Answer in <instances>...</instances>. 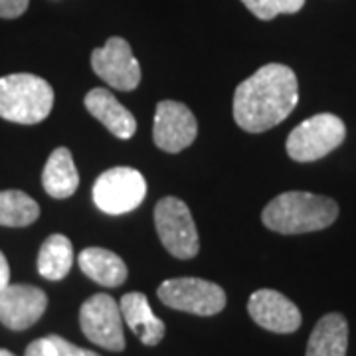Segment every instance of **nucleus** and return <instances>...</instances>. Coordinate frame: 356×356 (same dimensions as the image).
<instances>
[{"instance_id":"1","label":"nucleus","mask_w":356,"mask_h":356,"mask_svg":"<svg viewBox=\"0 0 356 356\" xmlns=\"http://www.w3.org/2000/svg\"><path fill=\"white\" fill-rule=\"evenodd\" d=\"M299 102L291 67L267 64L242 81L234 93V119L248 133H264L285 121Z\"/></svg>"},{"instance_id":"2","label":"nucleus","mask_w":356,"mask_h":356,"mask_svg":"<svg viewBox=\"0 0 356 356\" xmlns=\"http://www.w3.org/2000/svg\"><path fill=\"white\" fill-rule=\"evenodd\" d=\"M337 218L339 204L332 198L299 191L275 196L261 212V222L267 228L283 236L329 228Z\"/></svg>"},{"instance_id":"3","label":"nucleus","mask_w":356,"mask_h":356,"mask_svg":"<svg viewBox=\"0 0 356 356\" xmlns=\"http://www.w3.org/2000/svg\"><path fill=\"white\" fill-rule=\"evenodd\" d=\"M54 89L44 77L13 74L0 77V117L13 123L36 125L50 115Z\"/></svg>"},{"instance_id":"4","label":"nucleus","mask_w":356,"mask_h":356,"mask_svg":"<svg viewBox=\"0 0 356 356\" xmlns=\"http://www.w3.org/2000/svg\"><path fill=\"white\" fill-rule=\"evenodd\" d=\"M346 127L332 113H318L305 119L287 137V154L297 163H313L343 145Z\"/></svg>"},{"instance_id":"5","label":"nucleus","mask_w":356,"mask_h":356,"mask_svg":"<svg viewBox=\"0 0 356 356\" xmlns=\"http://www.w3.org/2000/svg\"><path fill=\"white\" fill-rule=\"evenodd\" d=\"M154 226L168 254L178 259H192L198 255V229L188 206L180 198L166 196L154 206Z\"/></svg>"},{"instance_id":"6","label":"nucleus","mask_w":356,"mask_h":356,"mask_svg":"<svg viewBox=\"0 0 356 356\" xmlns=\"http://www.w3.org/2000/svg\"><path fill=\"white\" fill-rule=\"evenodd\" d=\"M147 196V182L139 170L129 166H113L105 170L93 184V202L111 216L127 214L139 208Z\"/></svg>"},{"instance_id":"7","label":"nucleus","mask_w":356,"mask_h":356,"mask_svg":"<svg viewBox=\"0 0 356 356\" xmlns=\"http://www.w3.org/2000/svg\"><path fill=\"white\" fill-rule=\"evenodd\" d=\"M156 295L166 307L198 317H212L226 307L224 289L212 281L198 277L166 280L165 283H161Z\"/></svg>"},{"instance_id":"8","label":"nucleus","mask_w":356,"mask_h":356,"mask_svg":"<svg viewBox=\"0 0 356 356\" xmlns=\"http://www.w3.org/2000/svg\"><path fill=\"white\" fill-rule=\"evenodd\" d=\"M79 325L89 341L105 350L121 353L125 348L121 309L111 295H91L79 309Z\"/></svg>"},{"instance_id":"9","label":"nucleus","mask_w":356,"mask_h":356,"mask_svg":"<svg viewBox=\"0 0 356 356\" xmlns=\"http://www.w3.org/2000/svg\"><path fill=\"white\" fill-rule=\"evenodd\" d=\"M91 67L103 81L119 91H131L140 83V65L125 38L107 40L103 48L91 54Z\"/></svg>"},{"instance_id":"10","label":"nucleus","mask_w":356,"mask_h":356,"mask_svg":"<svg viewBox=\"0 0 356 356\" xmlns=\"http://www.w3.org/2000/svg\"><path fill=\"white\" fill-rule=\"evenodd\" d=\"M198 135V121L184 103L161 102L154 111V145L166 153H180Z\"/></svg>"},{"instance_id":"11","label":"nucleus","mask_w":356,"mask_h":356,"mask_svg":"<svg viewBox=\"0 0 356 356\" xmlns=\"http://www.w3.org/2000/svg\"><path fill=\"white\" fill-rule=\"evenodd\" d=\"M48 307L46 293L34 285H8L0 291V323L13 331H26L38 323Z\"/></svg>"},{"instance_id":"12","label":"nucleus","mask_w":356,"mask_h":356,"mask_svg":"<svg viewBox=\"0 0 356 356\" xmlns=\"http://www.w3.org/2000/svg\"><path fill=\"white\" fill-rule=\"evenodd\" d=\"M248 313L266 331L289 334L301 327V311L283 293L273 289H259L252 293Z\"/></svg>"},{"instance_id":"13","label":"nucleus","mask_w":356,"mask_h":356,"mask_svg":"<svg viewBox=\"0 0 356 356\" xmlns=\"http://www.w3.org/2000/svg\"><path fill=\"white\" fill-rule=\"evenodd\" d=\"M86 109L117 139H131L137 131L135 115L117 102L109 89H91L86 95Z\"/></svg>"},{"instance_id":"14","label":"nucleus","mask_w":356,"mask_h":356,"mask_svg":"<svg viewBox=\"0 0 356 356\" xmlns=\"http://www.w3.org/2000/svg\"><path fill=\"white\" fill-rule=\"evenodd\" d=\"M121 317L145 346H156L165 339L166 325L156 317L145 293L133 291L121 297Z\"/></svg>"},{"instance_id":"15","label":"nucleus","mask_w":356,"mask_h":356,"mask_svg":"<svg viewBox=\"0 0 356 356\" xmlns=\"http://www.w3.org/2000/svg\"><path fill=\"white\" fill-rule=\"evenodd\" d=\"M348 323L341 313H329L318 321L307 343V356H346Z\"/></svg>"},{"instance_id":"16","label":"nucleus","mask_w":356,"mask_h":356,"mask_svg":"<svg viewBox=\"0 0 356 356\" xmlns=\"http://www.w3.org/2000/svg\"><path fill=\"white\" fill-rule=\"evenodd\" d=\"M77 264L89 280L103 287H119L127 281V266L113 252L105 248H88L83 250Z\"/></svg>"},{"instance_id":"17","label":"nucleus","mask_w":356,"mask_h":356,"mask_svg":"<svg viewBox=\"0 0 356 356\" xmlns=\"http://www.w3.org/2000/svg\"><path fill=\"white\" fill-rule=\"evenodd\" d=\"M42 186L51 198H58V200H64L72 194H76L79 186V175H77L74 156L65 147H58L50 154L42 172Z\"/></svg>"},{"instance_id":"18","label":"nucleus","mask_w":356,"mask_h":356,"mask_svg":"<svg viewBox=\"0 0 356 356\" xmlns=\"http://www.w3.org/2000/svg\"><path fill=\"white\" fill-rule=\"evenodd\" d=\"M74 266V245L62 234H51L38 254V273L44 280L62 281Z\"/></svg>"},{"instance_id":"19","label":"nucleus","mask_w":356,"mask_h":356,"mask_svg":"<svg viewBox=\"0 0 356 356\" xmlns=\"http://www.w3.org/2000/svg\"><path fill=\"white\" fill-rule=\"evenodd\" d=\"M40 216V206L26 192H0V226L24 228L34 224Z\"/></svg>"},{"instance_id":"20","label":"nucleus","mask_w":356,"mask_h":356,"mask_svg":"<svg viewBox=\"0 0 356 356\" xmlns=\"http://www.w3.org/2000/svg\"><path fill=\"white\" fill-rule=\"evenodd\" d=\"M242 2L259 20H273L280 14H295L305 6V0H242Z\"/></svg>"},{"instance_id":"21","label":"nucleus","mask_w":356,"mask_h":356,"mask_svg":"<svg viewBox=\"0 0 356 356\" xmlns=\"http://www.w3.org/2000/svg\"><path fill=\"white\" fill-rule=\"evenodd\" d=\"M50 341L56 346V353L58 356H102L93 350H88V348H79L76 344H72L70 341H65L62 337L58 334H50Z\"/></svg>"},{"instance_id":"22","label":"nucleus","mask_w":356,"mask_h":356,"mask_svg":"<svg viewBox=\"0 0 356 356\" xmlns=\"http://www.w3.org/2000/svg\"><path fill=\"white\" fill-rule=\"evenodd\" d=\"M30 0H0V18H18L28 10Z\"/></svg>"},{"instance_id":"23","label":"nucleus","mask_w":356,"mask_h":356,"mask_svg":"<svg viewBox=\"0 0 356 356\" xmlns=\"http://www.w3.org/2000/svg\"><path fill=\"white\" fill-rule=\"evenodd\" d=\"M24 356H58V353H56V346L50 341V337H44V339H38V341L28 344Z\"/></svg>"},{"instance_id":"24","label":"nucleus","mask_w":356,"mask_h":356,"mask_svg":"<svg viewBox=\"0 0 356 356\" xmlns=\"http://www.w3.org/2000/svg\"><path fill=\"white\" fill-rule=\"evenodd\" d=\"M10 285V266L6 261L4 254L0 252V291Z\"/></svg>"},{"instance_id":"25","label":"nucleus","mask_w":356,"mask_h":356,"mask_svg":"<svg viewBox=\"0 0 356 356\" xmlns=\"http://www.w3.org/2000/svg\"><path fill=\"white\" fill-rule=\"evenodd\" d=\"M0 356H16V355L10 353V350H6V348H0Z\"/></svg>"}]
</instances>
